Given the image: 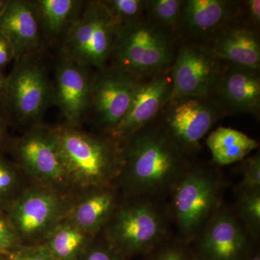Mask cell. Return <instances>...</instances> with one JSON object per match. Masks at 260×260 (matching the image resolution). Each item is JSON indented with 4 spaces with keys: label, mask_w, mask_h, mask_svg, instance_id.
Segmentation results:
<instances>
[{
    "label": "cell",
    "mask_w": 260,
    "mask_h": 260,
    "mask_svg": "<svg viewBox=\"0 0 260 260\" xmlns=\"http://www.w3.org/2000/svg\"><path fill=\"white\" fill-rule=\"evenodd\" d=\"M191 164L158 118L120 143L116 181L126 198L171 191Z\"/></svg>",
    "instance_id": "1"
},
{
    "label": "cell",
    "mask_w": 260,
    "mask_h": 260,
    "mask_svg": "<svg viewBox=\"0 0 260 260\" xmlns=\"http://www.w3.org/2000/svg\"><path fill=\"white\" fill-rule=\"evenodd\" d=\"M59 153L71 192L80 194L116 185L120 171V145L111 137L79 127L54 126Z\"/></svg>",
    "instance_id": "2"
},
{
    "label": "cell",
    "mask_w": 260,
    "mask_h": 260,
    "mask_svg": "<svg viewBox=\"0 0 260 260\" xmlns=\"http://www.w3.org/2000/svg\"><path fill=\"white\" fill-rule=\"evenodd\" d=\"M178 44L144 15L116 30L109 65L145 79L171 68Z\"/></svg>",
    "instance_id": "3"
},
{
    "label": "cell",
    "mask_w": 260,
    "mask_h": 260,
    "mask_svg": "<svg viewBox=\"0 0 260 260\" xmlns=\"http://www.w3.org/2000/svg\"><path fill=\"white\" fill-rule=\"evenodd\" d=\"M51 105L52 80L39 56L15 60L0 98L1 112L8 122L28 128L41 124Z\"/></svg>",
    "instance_id": "4"
},
{
    "label": "cell",
    "mask_w": 260,
    "mask_h": 260,
    "mask_svg": "<svg viewBox=\"0 0 260 260\" xmlns=\"http://www.w3.org/2000/svg\"><path fill=\"white\" fill-rule=\"evenodd\" d=\"M126 198L104 229L106 242L120 256L148 251L167 234L164 213L150 198Z\"/></svg>",
    "instance_id": "5"
},
{
    "label": "cell",
    "mask_w": 260,
    "mask_h": 260,
    "mask_svg": "<svg viewBox=\"0 0 260 260\" xmlns=\"http://www.w3.org/2000/svg\"><path fill=\"white\" fill-rule=\"evenodd\" d=\"M222 181L216 171L191 165L172 188V214L186 240L199 237L220 209Z\"/></svg>",
    "instance_id": "6"
},
{
    "label": "cell",
    "mask_w": 260,
    "mask_h": 260,
    "mask_svg": "<svg viewBox=\"0 0 260 260\" xmlns=\"http://www.w3.org/2000/svg\"><path fill=\"white\" fill-rule=\"evenodd\" d=\"M78 195L31 184L22 189L5 210L21 245L42 244L64 220Z\"/></svg>",
    "instance_id": "7"
},
{
    "label": "cell",
    "mask_w": 260,
    "mask_h": 260,
    "mask_svg": "<svg viewBox=\"0 0 260 260\" xmlns=\"http://www.w3.org/2000/svg\"><path fill=\"white\" fill-rule=\"evenodd\" d=\"M116 32V24L102 0L86 1L61 42L59 54L99 71L109 65Z\"/></svg>",
    "instance_id": "8"
},
{
    "label": "cell",
    "mask_w": 260,
    "mask_h": 260,
    "mask_svg": "<svg viewBox=\"0 0 260 260\" xmlns=\"http://www.w3.org/2000/svg\"><path fill=\"white\" fill-rule=\"evenodd\" d=\"M8 149L13 161L32 184L71 192L54 127L42 123L30 126L23 135L10 140Z\"/></svg>",
    "instance_id": "9"
},
{
    "label": "cell",
    "mask_w": 260,
    "mask_h": 260,
    "mask_svg": "<svg viewBox=\"0 0 260 260\" xmlns=\"http://www.w3.org/2000/svg\"><path fill=\"white\" fill-rule=\"evenodd\" d=\"M226 115L213 95L172 99L158 116L169 134L187 156L199 150L200 141Z\"/></svg>",
    "instance_id": "10"
},
{
    "label": "cell",
    "mask_w": 260,
    "mask_h": 260,
    "mask_svg": "<svg viewBox=\"0 0 260 260\" xmlns=\"http://www.w3.org/2000/svg\"><path fill=\"white\" fill-rule=\"evenodd\" d=\"M225 64L205 46L179 42L171 67L172 99L212 96L218 87Z\"/></svg>",
    "instance_id": "11"
},
{
    "label": "cell",
    "mask_w": 260,
    "mask_h": 260,
    "mask_svg": "<svg viewBox=\"0 0 260 260\" xmlns=\"http://www.w3.org/2000/svg\"><path fill=\"white\" fill-rule=\"evenodd\" d=\"M142 80L109 65L95 71L88 114L101 133L109 134L122 121Z\"/></svg>",
    "instance_id": "12"
},
{
    "label": "cell",
    "mask_w": 260,
    "mask_h": 260,
    "mask_svg": "<svg viewBox=\"0 0 260 260\" xmlns=\"http://www.w3.org/2000/svg\"><path fill=\"white\" fill-rule=\"evenodd\" d=\"M95 73L58 54L52 80L53 105L60 110L66 125L80 128L88 117Z\"/></svg>",
    "instance_id": "13"
},
{
    "label": "cell",
    "mask_w": 260,
    "mask_h": 260,
    "mask_svg": "<svg viewBox=\"0 0 260 260\" xmlns=\"http://www.w3.org/2000/svg\"><path fill=\"white\" fill-rule=\"evenodd\" d=\"M172 88L171 68L142 80L124 119L107 135L120 145L155 120L172 99Z\"/></svg>",
    "instance_id": "14"
},
{
    "label": "cell",
    "mask_w": 260,
    "mask_h": 260,
    "mask_svg": "<svg viewBox=\"0 0 260 260\" xmlns=\"http://www.w3.org/2000/svg\"><path fill=\"white\" fill-rule=\"evenodd\" d=\"M242 1L184 0L179 42L205 45L225 24L241 13Z\"/></svg>",
    "instance_id": "15"
},
{
    "label": "cell",
    "mask_w": 260,
    "mask_h": 260,
    "mask_svg": "<svg viewBox=\"0 0 260 260\" xmlns=\"http://www.w3.org/2000/svg\"><path fill=\"white\" fill-rule=\"evenodd\" d=\"M259 38V29L246 20L241 10L203 46L223 62L260 70Z\"/></svg>",
    "instance_id": "16"
},
{
    "label": "cell",
    "mask_w": 260,
    "mask_h": 260,
    "mask_svg": "<svg viewBox=\"0 0 260 260\" xmlns=\"http://www.w3.org/2000/svg\"><path fill=\"white\" fill-rule=\"evenodd\" d=\"M0 32L11 44L15 61L39 55L44 47L32 0H6L0 13Z\"/></svg>",
    "instance_id": "17"
},
{
    "label": "cell",
    "mask_w": 260,
    "mask_h": 260,
    "mask_svg": "<svg viewBox=\"0 0 260 260\" xmlns=\"http://www.w3.org/2000/svg\"><path fill=\"white\" fill-rule=\"evenodd\" d=\"M213 96L226 115L248 114L259 119L260 70L226 63Z\"/></svg>",
    "instance_id": "18"
},
{
    "label": "cell",
    "mask_w": 260,
    "mask_h": 260,
    "mask_svg": "<svg viewBox=\"0 0 260 260\" xmlns=\"http://www.w3.org/2000/svg\"><path fill=\"white\" fill-rule=\"evenodd\" d=\"M200 249L205 260H238L249 237L235 214L219 209L200 234Z\"/></svg>",
    "instance_id": "19"
},
{
    "label": "cell",
    "mask_w": 260,
    "mask_h": 260,
    "mask_svg": "<svg viewBox=\"0 0 260 260\" xmlns=\"http://www.w3.org/2000/svg\"><path fill=\"white\" fill-rule=\"evenodd\" d=\"M116 185L96 188L78 195L66 220L91 237L106 226L119 205Z\"/></svg>",
    "instance_id": "20"
},
{
    "label": "cell",
    "mask_w": 260,
    "mask_h": 260,
    "mask_svg": "<svg viewBox=\"0 0 260 260\" xmlns=\"http://www.w3.org/2000/svg\"><path fill=\"white\" fill-rule=\"evenodd\" d=\"M44 42H62L79 18L86 1L83 0H32Z\"/></svg>",
    "instance_id": "21"
},
{
    "label": "cell",
    "mask_w": 260,
    "mask_h": 260,
    "mask_svg": "<svg viewBox=\"0 0 260 260\" xmlns=\"http://www.w3.org/2000/svg\"><path fill=\"white\" fill-rule=\"evenodd\" d=\"M206 143L213 162L219 166L242 161L259 147L256 140L242 132L223 126L212 132Z\"/></svg>",
    "instance_id": "22"
},
{
    "label": "cell",
    "mask_w": 260,
    "mask_h": 260,
    "mask_svg": "<svg viewBox=\"0 0 260 260\" xmlns=\"http://www.w3.org/2000/svg\"><path fill=\"white\" fill-rule=\"evenodd\" d=\"M93 237L65 219L42 244L56 260H79Z\"/></svg>",
    "instance_id": "23"
},
{
    "label": "cell",
    "mask_w": 260,
    "mask_h": 260,
    "mask_svg": "<svg viewBox=\"0 0 260 260\" xmlns=\"http://www.w3.org/2000/svg\"><path fill=\"white\" fill-rule=\"evenodd\" d=\"M183 3L184 0H147L145 16L178 39Z\"/></svg>",
    "instance_id": "24"
},
{
    "label": "cell",
    "mask_w": 260,
    "mask_h": 260,
    "mask_svg": "<svg viewBox=\"0 0 260 260\" xmlns=\"http://www.w3.org/2000/svg\"><path fill=\"white\" fill-rule=\"evenodd\" d=\"M236 191V216L248 235L256 239L260 233V191Z\"/></svg>",
    "instance_id": "25"
},
{
    "label": "cell",
    "mask_w": 260,
    "mask_h": 260,
    "mask_svg": "<svg viewBox=\"0 0 260 260\" xmlns=\"http://www.w3.org/2000/svg\"><path fill=\"white\" fill-rule=\"evenodd\" d=\"M22 177L16 164L0 153V210L6 209L23 189Z\"/></svg>",
    "instance_id": "26"
},
{
    "label": "cell",
    "mask_w": 260,
    "mask_h": 260,
    "mask_svg": "<svg viewBox=\"0 0 260 260\" xmlns=\"http://www.w3.org/2000/svg\"><path fill=\"white\" fill-rule=\"evenodd\" d=\"M116 24V30L144 16L147 0H102Z\"/></svg>",
    "instance_id": "27"
},
{
    "label": "cell",
    "mask_w": 260,
    "mask_h": 260,
    "mask_svg": "<svg viewBox=\"0 0 260 260\" xmlns=\"http://www.w3.org/2000/svg\"><path fill=\"white\" fill-rule=\"evenodd\" d=\"M242 179L236 191H260V154L242 160Z\"/></svg>",
    "instance_id": "28"
},
{
    "label": "cell",
    "mask_w": 260,
    "mask_h": 260,
    "mask_svg": "<svg viewBox=\"0 0 260 260\" xmlns=\"http://www.w3.org/2000/svg\"><path fill=\"white\" fill-rule=\"evenodd\" d=\"M21 246L14 226L5 210H0V255H5Z\"/></svg>",
    "instance_id": "29"
},
{
    "label": "cell",
    "mask_w": 260,
    "mask_h": 260,
    "mask_svg": "<svg viewBox=\"0 0 260 260\" xmlns=\"http://www.w3.org/2000/svg\"><path fill=\"white\" fill-rule=\"evenodd\" d=\"M2 256L6 260H56L43 244L21 245Z\"/></svg>",
    "instance_id": "30"
},
{
    "label": "cell",
    "mask_w": 260,
    "mask_h": 260,
    "mask_svg": "<svg viewBox=\"0 0 260 260\" xmlns=\"http://www.w3.org/2000/svg\"><path fill=\"white\" fill-rule=\"evenodd\" d=\"M119 258L120 256L118 255L107 242L95 244L93 239L79 260H120Z\"/></svg>",
    "instance_id": "31"
},
{
    "label": "cell",
    "mask_w": 260,
    "mask_h": 260,
    "mask_svg": "<svg viewBox=\"0 0 260 260\" xmlns=\"http://www.w3.org/2000/svg\"><path fill=\"white\" fill-rule=\"evenodd\" d=\"M242 15L253 26L259 29V0H246V1H242Z\"/></svg>",
    "instance_id": "32"
},
{
    "label": "cell",
    "mask_w": 260,
    "mask_h": 260,
    "mask_svg": "<svg viewBox=\"0 0 260 260\" xmlns=\"http://www.w3.org/2000/svg\"><path fill=\"white\" fill-rule=\"evenodd\" d=\"M15 61V53L11 44L8 39L0 32V70Z\"/></svg>",
    "instance_id": "33"
},
{
    "label": "cell",
    "mask_w": 260,
    "mask_h": 260,
    "mask_svg": "<svg viewBox=\"0 0 260 260\" xmlns=\"http://www.w3.org/2000/svg\"><path fill=\"white\" fill-rule=\"evenodd\" d=\"M156 260H186V253L180 246H169L161 251Z\"/></svg>",
    "instance_id": "34"
},
{
    "label": "cell",
    "mask_w": 260,
    "mask_h": 260,
    "mask_svg": "<svg viewBox=\"0 0 260 260\" xmlns=\"http://www.w3.org/2000/svg\"><path fill=\"white\" fill-rule=\"evenodd\" d=\"M8 121L0 111V153H4L5 150L9 148L10 140L8 134Z\"/></svg>",
    "instance_id": "35"
},
{
    "label": "cell",
    "mask_w": 260,
    "mask_h": 260,
    "mask_svg": "<svg viewBox=\"0 0 260 260\" xmlns=\"http://www.w3.org/2000/svg\"><path fill=\"white\" fill-rule=\"evenodd\" d=\"M5 80H6V76H5L3 71L0 70V98L2 97L3 91H4Z\"/></svg>",
    "instance_id": "36"
},
{
    "label": "cell",
    "mask_w": 260,
    "mask_h": 260,
    "mask_svg": "<svg viewBox=\"0 0 260 260\" xmlns=\"http://www.w3.org/2000/svg\"><path fill=\"white\" fill-rule=\"evenodd\" d=\"M5 3H6V0H0V13L4 8Z\"/></svg>",
    "instance_id": "37"
},
{
    "label": "cell",
    "mask_w": 260,
    "mask_h": 260,
    "mask_svg": "<svg viewBox=\"0 0 260 260\" xmlns=\"http://www.w3.org/2000/svg\"><path fill=\"white\" fill-rule=\"evenodd\" d=\"M250 260H260L259 254H256L251 258Z\"/></svg>",
    "instance_id": "38"
},
{
    "label": "cell",
    "mask_w": 260,
    "mask_h": 260,
    "mask_svg": "<svg viewBox=\"0 0 260 260\" xmlns=\"http://www.w3.org/2000/svg\"><path fill=\"white\" fill-rule=\"evenodd\" d=\"M0 260H6V259H5V258L4 257V256L0 255Z\"/></svg>",
    "instance_id": "39"
},
{
    "label": "cell",
    "mask_w": 260,
    "mask_h": 260,
    "mask_svg": "<svg viewBox=\"0 0 260 260\" xmlns=\"http://www.w3.org/2000/svg\"><path fill=\"white\" fill-rule=\"evenodd\" d=\"M194 260H205V259H203V258L199 257V258H197V259H195Z\"/></svg>",
    "instance_id": "40"
}]
</instances>
